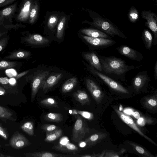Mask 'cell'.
I'll list each match as a JSON object with an SVG mask.
<instances>
[{
  "label": "cell",
  "mask_w": 157,
  "mask_h": 157,
  "mask_svg": "<svg viewBox=\"0 0 157 157\" xmlns=\"http://www.w3.org/2000/svg\"><path fill=\"white\" fill-rule=\"evenodd\" d=\"M112 107L118 116L125 123L137 132L140 135L146 138L148 141L154 145L157 146L155 142L141 131L130 117L125 114L123 112L120 111L116 106H112Z\"/></svg>",
  "instance_id": "8"
},
{
  "label": "cell",
  "mask_w": 157,
  "mask_h": 157,
  "mask_svg": "<svg viewBox=\"0 0 157 157\" xmlns=\"http://www.w3.org/2000/svg\"><path fill=\"white\" fill-rule=\"evenodd\" d=\"M75 98L82 105L89 104L90 102V98L84 91L78 90L73 94Z\"/></svg>",
  "instance_id": "22"
},
{
  "label": "cell",
  "mask_w": 157,
  "mask_h": 157,
  "mask_svg": "<svg viewBox=\"0 0 157 157\" xmlns=\"http://www.w3.org/2000/svg\"><path fill=\"white\" fill-rule=\"evenodd\" d=\"M25 41L29 44L36 45H43L49 41L48 39L38 34L29 36L25 39Z\"/></svg>",
  "instance_id": "19"
},
{
  "label": "cell",
  "mask_w": 157,
  "mask_h": 157,
  "mask_svg": "<svg viewBox=\"0 0 157 157\" xmlns=\"http://www.w3.org/2000/svg\"><path fill=\"white\" fill-rule=\"evenodd\" d=\"M65 20V17H63L61 20L58 25L56 36L59 39L61 38L63 36Z\"/></svg>",
  "instance_id": "36"
},
{
  "label": "cell",
  "mask_w": 157,
  "mask_h": 157,
  "mask_svg": "<svg viewBox=\"0 0 157 157\" xmlns=\"http://www.w3.org/2000/svg\"><path fill=\"white\" fill-rule=\"evenodd\" d=\"M57 22V18L54 16H52L50 18L48 23V26L50 29L53 28L56 25Z\"/></svg>",
  "instance_id": "40"
},
{
  "label": "cell",
  "mask_w": 157,
  "mask_h": 157,
  "mask_svg": "<svg viewBox=\"0 0 157 157\" xmlns=\"http://www.w3.org/2000/svg\"><path fill=\"white\" fill-rule=\"evenodd\" d=\"M66 137L65 142L61 140L59 143L52 148L61 152L75 153L78 150V148L75 144L71 143L68 138Z\"/></svg>",
  "instance_id": "15"
},
{
  "label": "cell",
  "mask_w": 157,
  "mask_h": 157,
  "mask_svg": "<svg viewBox=\"0 0 157 157\" xmlns=\"http://www.w3.org/2000/svg\"><path fill=\"white\" fill-rule=\"evenodd\" d=\"M7 38H4L0 40V52L5 48L7 43Z\"/></svg>",
  "instance_id": "43"
},
{
  "label": "cell",
  "mask_w": 157,
  "mask_h": 157,
  "mask_svg": "<svg viewBox=\"0 0 157 157\" xmlns=\"http://www.w3.org/2000/svg\"><path fill=\"white\" fill-rule=\"evenodd\" d=\"M82 38L91 45L98 48H101L113 45L116 43L113 40L101 38H94L82 35Z\"/></svg>",
  "instance_id": "12"
},
{
  "label": "cell",
  "mask_w": 157,
  "mask_h": 157,
  "mask_svg": "<svg viewBox=\"0 0 157 157\" xmlns=\"http://www.w3.org/2000/svg\"><path fill=\"white\" fill-rule=\"evenodd\" d=\"M142 38L146 48L147 49H150L153 43L151 33L148 30L144 29L142 32Z\"/></svg>",
  "instance_id": "24"
},
{
  "label": "cell",
  "mask_w": 157,
  "mask_h": 157,
  "mask_svg": "<svg viewBox=\"0 0 157 157\" xmlns=\"http://www.w3.org/2000/svg\"><path fill=\"white\" fill-rule=\"evenodd\" d=\"M9 79L6 77L0 78V83L3 84H6L9 82Z\"/></svg>",
  "instance_id": "47"
},
{
  "label": "cell",
  "mask_w": 157,
  "mask_h": 157,
  "mask_svg": "<svg viewBox=\"0 0 157 157\" xmlns=\"http://www.w3.org/2000/svg\"><path fill=\"white\" fill-rule=\"evenodd\" d=\"M150 80L147 71L140 72L132 79V85L134 90L139 92L147 86Z\"/></svg>",
  "instance_id": "10"
},
{
  "label": "cell",
  "mask_w": 157,
  "mask_h": 157,
  "mask_svg": "<svg viewBox=\"0 0 157 157\" xmlns=\"http://www.w3.org/2000/svg\"><path fill=\"white\" fill-rule=\"evenodd\" d=\"M12 112L8 109L0 105V118L15 121Z\"/></svg>",
  "instance_id": "29"
},
{
  "label": "cell",
  "mask_w": 157,
  "mask_h": 157,
  "mask_svg": "<svg viewBox=\"0 0 157 157\" xmlns=\"http://www.w3.org/2000/svg\"><path fill=\"white\" fill-rule=\"evenodd\" d=\"M86 143L84 142H82L79 144V146L80 147H82L85 146Z\"/></svg>",
  "instance_id": "52"
},
{
  "label": "cell",
  "mask_w": 157,
  "mask_h": 157,
  "mask_svg": "<svg viewBox=\"0 0 157 157\" xmlns=\"http://www.w3.org/2000/svg\"><path fill=\"white\" fill-rule=\"evenodd\" d=\"M128 17L131 23H135L138 20L139 14L135 7L132 6L130 7L128 13Z\"/></svg>",
  "instance_id": "34"
},
{
  "label": "cell",
  "mask_w": 157,
  "mask_h": 157,
  "mask_svg": "<svg viewBox=\"0 0 157 157\" xmlns=\"http://www.w3.org/2000/svg\"><path fill=\"white\" fill-rule=\"evenodd\" d=\"M83 57L95 69L102 71L101 63L98 56L94 52H88L84 54Z\"/></svg>",
  "instance_id": "18"
},
{
  "label": "cell",
  "mask_w": 157,
  "mask_h": 157,
  "mask_svg": "<svg viewBox=\"0 0 157 157\" xmlns=\"http://www.w3.org/2000/svg\"><path fill=\"white\" fill-rule=\"evenodd\" d=\"M121 55L132 60L139 62L143 58L142 54L138 51L125 46H121L116 48Z\"/></svg>",
  "instance_id": "13"
},
{
  "label": "cell",
  "mask_w": 157,
  "mask_h": 157,
  "mask_svg": "<svg viewBox=\"0 0 157 157\" xmlns=\"http://www.w3.org/2000/svg\"><path fill=\"white\" fill-rule=\"evenodd\" d=\"M44 120L53 122H59L63 120V116L61 114L58 113H50L44 116Z\"/></svg>",
  "instance_id": "26"
},
{
  "label": "cell",
  "mask_w": 157,
  "mask_h": 157,
  "mask_svg": "<svg viewBox=\"0 0 157 157\" xmlns=\"http://www.w3.org/2000/svg\"><path fill=\"white\" fill-rule=\"evenodd\" d=\"M6 73L9 77H12L15 76L16 73L15 71L13 69H10L6 71Z\"/></svg>",
  "instance_id": "45"
},
{
  "label": "cell",
  "mask_w": 157,
  "mask_h": 157,
  "mask_svg": "<svg viewBox=\"0 0 157 157\" xmlns=\"http://www.w3.org/2000/svg\"><path fill=\"white\" fill-rule=\"evenodd\" d=\"M128 143L136 151L143 156L147 157H154V156L150 152L136 144L131 142H128Z\"/></svg>",
  "instance_id": "27"
},
{
  "label": "cell",
  "mask_w": 157,
  "mask_h": 157,
  "mask_svg": "<svg viewBox=\"0 0 157 157\" xmlns=\"http://www.w3.org/2000/svg\"><path fill=\"white\" fill-rule=\"evenodd\" d=\"M9 82L11 84H14L16 82V80L13 78H11L9 80Z\"/></svg>",
  "instance_id": "50"
},
{
  "label": "cell",
  "mask_w": 157,
  "mask_h": 157,
  "mask_svg": "<svg viewBox=\"0 0 157 157\" xmlns=\"http://www.w3.org/2000/svg\"><path fill=\"white\" fill-rule=\"evenodd\" d=\"M11 157L10 156L5 155L4 154L0 153V157Z\"/></svg>",
  "instance_id": "54"
},
{
  "label": "cell",
  "mask_w": 157,
  "mask_h": 157,
  "mask_svg": "<svg viewBox=\"0 0 157 157\" xmlns=\"http://www.w3.org/2000/svg\"><path fill=\"white\" fill-rule=\"evenodd\" d=\"M40 103L44 106L53 107H58V103L53 98H49L42 100Z\"/></svg>",
  "instance_id": "35"
},
{
  "label": "cell",
  "mask_w": 157,
  "mask_h": 157,
  "mask_svg": "<svg viewBox=\"0 0 157 157\" xmlns=\"http://www.w3.org/2000/svg\"><path fill=\"white\" fill-rule=\"evenodd\" d=\"M105 151H104L101 154H95L94 153L92 155H80L79 157H104V155L105 153Z\"/></svg>",
  "instance_id": "42"
},
{
  "label": "cell",
  "mask_w": 157,
  "mask_h": 157,
  "mask_svg": "<svg viewBox=\"0 0 157 157\" xmlns=\"http://www.w3.org/2000/svg\"><path fill=\"white\" fill-rule=\"evenodd\" d=\"M0 136L4 139L7 140L8 138V135L4 128L0 125Z\"/></svg>",
  "instance_id": "44"
},
{
  "label": "cell",
  "mask_w": 157,
  "mask_h": 157,
  "mask_svg": "<svg viewBox=\"0 0 157 157\" xmlns=\"http://www.w3.org/2000/svg\"><path fill=\"white\" fill-rule=\"evenodd\" d=\"M38 8V5L36 3L33 5L29 16V23L33 24L35 22L37 17Z\"/></svg>",
  "instance_id": "32"
},
{
  "label": "cell",
  "mask_w": 157,
  "mask_h": 157,
  "mask_svg": "<svg viewBox=\"0 0 157 157\" xmlns=\"http://www.w3.org/2000/svg\"><path fill=\"white\" fill-rule=\"evenodd\" d=\"M89 70L99 81L104 83L111 89L120 93L129 94L128 90L119 83L97 71L92 66L89 67Z\"/></svg>",
  "instance_id": "3"
},
{
  "label": "cell",
  "mask_w": 157,
  "mask_h": 157,
  "mask_svg": "<svg viewBox=\"0 0 157 157\" xmlns=\"http://www.w3.org/2000/svg\"><path fill=\"white\" fill-rule=\"evenodd\" d=\"M63 76V74L60 73H56L51 75L44 81L41 88L45 93H46L58 82Z\"/></svg>",
  "instance_id": "16"
},
{
  "label": "cell",
  "mask_w": 157,
  "mask_h": 157,
  "mask_svg": "<svg viewBox=\"0 0 157 157\" xmlns=\"http://www.w3.org/2000/svg\"><path fill=\"white\" fill-rule=\"evenodd\" d=\"M7 33V31H0V37L5 35Z\"/></svg>",
  "instance_id": "53"
},
{
  "label": "cell",
  "mask_w": 157,
  "mask_h": 157,
  "mask_svg": "<svg viewBox=\"0 0 157 157\" xmlns=\"http://www.w3.org/2000/svg\"><path fill=\"white\" fill-rule=\"evenodd\" d=\"M101 64L102 71L106 74L123 76L128 71L137 67L128 65L120 58L113 56L106 57L98 55Z\"/></svg>",
  "instance_id": "1"
},
{
  "label": "cell",
  "mask_w": 157,
  "mask_h": 157,
  "mask_svg": "<svg viewBox=\"0 0 157 157\" xmlns=\"http://www.w3.org/2000/svg\"><path fill=\"white\" fill-rule=\"evenodd\" d=\"M142 17L147 21L145 25L153 32L154 35L153 44H157V16L156 14L150 10L143 11L141 13Z\"/></svg>",
  "instance_id": "7"
},
{
  "label": "cell",
  "mask_w": 157,
  "mask_h": 157,
  "mask_svg": "<svg viewBox=\"0 0 157 157\" xmlns=\"http://www.w3.org/2000/svg\"><path fill=\"white\" fill-rule=\"evenodd\" d=\"M78 82L76 77H73L68 79L63 85L62 91L66 93L72 90L76 86Z\"/></svg>",
  "instance_id": "23"
},
{
  "label": "cell",
  "mask_w": 157,
  "mask_h": 157,
  "mask_svg": "<svg viewBox=\"0 0 157 157\" xmlns=\"http://www.w3.org/2000/svg\"><path fill=\"white\" fill-rule=\"evenodd\" d=\"M32 5L31 0H22L18 6L14 18V21L20 23L27 21Z\"/></svg>",
  "instance_id": "4"
},
{
  "label": "cell",
  "mask_w": 157,
  "mask_h": 157,
  "mask_svg": "<svg viewBox=\"0 0 157 157\" xmlns=\"http://www.w3.org/2000/svg\"><path fill=\"white\" fill-rule=\"evenodd\" d=\"M0 147H1V146H0Z\"/></svg>",
  "instance_id": "55"
},
{
  "label": "cell",
  "mask_w": 157,
  "mask_h": 157,
  "mask_svg": "<svg viewBox=\"0 0 157 157\" xmlns=\"http://www.w3.org/2000/svg\"><path fill=\"white\" fill-rule=\"evenodd\" d=\"M69 113L70 114H73L79 115L83 117L88 120H91L94 118V115L92 113L86 111L72 109L69 110Z\"/></svg>",
  "instance_id": "30"
},
{
  "label": "cell",
  "mask_w": 157,
  "mask_h": 157,
  "mask_svg": "<svg viewBox=\"0 0 157 157\" xmlns=\"http://www.w3.org/2000/svg\"><path fill=\"white\" fill-rule=\"evenodd\" d=\"M40 128L46 132H50L59 128L55 125L49 124H44L41 126Z\"/></svg>",
  "instance_id": "38"
},
{
  "label": "cell",
  "mask_w": 157,
  "mask_h": 157,
  "mask_svg": "<svg viewBox=\"0 0 157 157\" xmlns=\"http://www.w3.org/2000/svg\"><path fill=\"white\" fill-rule=\"evenodd\" d=\"M62 133V131L61 128H58L50 132H46L44 140L47 142L53 141L59 138Z\"/></svg>",
  "instance_id": "25"
},
{
  "label": "cell",
  "mask_w": 157,
  "mask_h": 157,
  "mask_svg": "<svg viewBox=\"0 0 157 157\" xmlns=\"http://www.w3.org/2000/svg\"><path fill=\"white\" fill-rule=\"evenodd\" d=\"M144 106L150 109L156 108L157 106V100L154 96L147 98L144 103Z\"/></svg>",
  "instance_id": "31"
},
{
  "label": "cell",
  "mask_w": 157,
  "mask_h": 157,
  "mask_svg": "<svg viewBox=\"0 0 157 157\" xmlns=\"http://www.w3.org/2000/svg\"><path fill=\"white\" fill-rule=\"evenodd\" d=\"M30 53L28 51L23 50L17 51L12 53L6 57V58L11 59L25 58L29 56Z\"/></svg>",
  "instance_id": "28"
},
{
  "label": "cell",
  "mask_w": 157,
  "mask_h": 157,
  "mask_svg": "<svg viewBox=\"0 0 157 157\" xmlns=\"http://www.w3.org/2000/svg\"><path fill=\"white\" fill-rule=\"evenodd\" d=\"M81 32L83 34L88 36L93 37L101 38L105 39H109L110 38L108 35L105 33L97 29H82Z\"/></svg>",
  "instance_id": "20"
},
{
  "label": "cell",
  "mask_w": 157,
  "mask_h": 157,
  "mask_svg": "<svg viewBox=\"0 0 157 157\" xmlns=\"http://www.w3.org/2000/svg\"><path fill=\"white\" fill-rule=\"evenodd\" d=\"M98 16L93 19L92 25L94 26L112 37L117 36L124 39L126 38L117 27L100 15H98Z\"/></svg>",
  "instance_id": "2"
},
{
  "label": "cell",
  "mask_w": 157,
  "mask_h": 157,
  "mask_svg": "<svg viewBox=\"0 0 157 157\" xmlns=\"http://www.w3.org/2000/svg\"><path fill=\"white\" fill-rule=\"evenodd\" d=\"M132 114V115L133 117L136 119H138L140 118V115L139 113L136 111H133Z\"/></svg>",
  "instance_id": "48"
},
{
  "label": "cell",
  "mask_w": 157,
  "mask_h": 157,
  "mask_svg": "<svg viewBox=\"0 0 157 157\" xmlns=\"http://www.w3.org/2000/svg\"><path fill=\"white\" fill-rule=\"evenodd\" d=\"M104 157H119V154L113 151H108L105 152Z\"/></svg>",
  "instance_id": "41"
},
{
  "label": "cell",
  "mask_w": 157,
  "mask_h": 157,
  "mask_svg": "<svg viewBox=\"0 0 157 157\" xmlns=\"http://www.w3.org/2000/svg\"><path fill=\"white\" fill-rule=\"evenodd\" d=\"M21 129L30 136L34 135L33 123L31 121L27 122L21 126Z\"/></svg>",
  "instance_id": "33"
},
{
  "label": "cell",
  "mask_w": 157,
  "mask_h": 157,
  "mask_svg": "<svg viewBox=\"0 0 157 157\" xmlns=\"http://www.w3.org/2000/svg\"><path fill=\"white\" fill-rule=\"evenodd\" d=\"M29 71H25L24 72H23L22 73H21L19 75L17 76V77L19 78L20 77H21L22 76H23V75L26 74L27 73L29 72Z\"/></svg>",
  "instance_id": "51"
},
{
  "label": "cell",
  "mask_w": 157,
  "mask_h": 157,
  "mask_svg": "<svg viewBox=\"0 0 157 157\" xmlns=\"http://www.w3.org/2000/svg\"><path fill=\"white\" fill-rule=\"evenodd\" d=\"M49 73V71H45L38 74L33 78L32 84L31 100L33 102L39 89L41 87L44 81Z\"/></svg>",
  "instance_id": "9"
},
{
  "label": "cell",
  "mask_w": 157,
  "mask_h": 157,
  "mask_svg": "<svg viewBox=\"0 0 157 157\" xmlns=\"http://www.w3.org/2000/svg\"><path fill=\"white\" fill-rule=\"evenodd\" d=\"M76 118L71 139L75 142H79L84 138L86 133L88 132L89 130L81 117L78 116Z\"/></svg>",
  "instance_id": "6"
},
{
  "label": "cell",
  "mask_w": 157,
  "mask_h": 157,
  "mask_svg": "<svg viewBox=\"0 0 157 157\" xmlns=\"http://www.w3.org/2000/svg\"><path fill=\"white\" fill-rule=\"evenodd\" d=\"M87 88L97 103H101L104 94L98 84L93 80L89 78L86 80Z\"/></svg>",
  "instance_id": "11"
},
{
  "label": "cell",
  "mask_w": 157,
  "mask_h": 157,
  "mask_svg": "<svg viewBox=\"0 0 157 157\" xmlns=\"http://www.w3.org/2000/svg\"><path fill=\"white\" fill-rule=\"evenodd\" d=\"M17 65L15 62L2 61L0 62V69L13 67H15Z\"/></svg>",
  "instance_id": "37"
},
{
  "label": "cell",
  "mask_w": 157,
  "mask_h": 157,
  "mask_svg": "<svg viewBox=\"0 0 157 157\" xmlns=\"http://www.w3.org/2000/svg\"><path fill=\"white\" fill-rule=\"evenodd\" d=\"M147 122V120L145 118L140 117L138 119L137 123L140 125H144Z\"/></svg>",
  "instance_id": "46"
},
{
  "label": "cell",
  "mask_w": 157,
  "mask_h": 157,
  "mask_svg": "<svg viewBox=\"0 0 157 157\" xmlns=\"http://www.w3.org/2000/svg\"><path fill=\"white\" fill-rule=\"evenodd\" d=\"M107 134L102 132H98L86 138L85 142L89 146H93L100 142L107 136Z\"/></svg>",
  "instance_id": "21"
},
{
  "label": "cell",
  "mask_w": 157,
  "mask_h": 157,
  "mask_svg": "<svg viewBox=\"0 0 157 157\" xmlns=\"http://www.w3.org/2000/svg\"><path fill=\"white\" fill-rule=\"evenodd\" d=\"M18 6L16 1L0 10V26L12 24Z\"/></svg>",
  "instance_id": "5"
},
{
  "label": "cell",
  "mask_w": 157,
  "mask_h": 157,
  "mask_svg": "<svg viewBox=\"0 0 157 157\" xmlns=\"http://www.w3.org/2000/svg\"><path fill=\"white\" fill-rule=\"evenodd\" d=\"M28 157H78V156L66 155L53 153L47 151H41L37 152L26 153L24 154Z\"/></svg>",
  "instance_id": "17"
},
{
  "label": "cell",
  "mask_w": 157,
  "mask_h": 157,
  "mask_svg": "<svg viewBox=\"0 0 157 157\" xmlns=\"http://www.w3.org/2000/svg\"><path fill=\"white\" fill-rule=\"evenodd\" d=\"M154 76L155 80L157 78V60L156 61L154 66Z\"/></svg>",
  "instance_id": "49"
},
{
  "label": "cell",
  "mask_w": 157,
  "mask_h": 157,
  "mask_svg": "<svg viewBox=\"0 0 157 157\" xmlns=\"http://www.w3.org/2000/svg\"><path fill=\"white\" fill-rule=\"evenodd\" d=\"M17 0H0V8L7 6Z\"/></svg>",
  "instance_id": "39"
},
{
  "label": "cell",
  "mask_w": 157,
  "mask_h": 157,
  "mask_svg": "<svg viewBox=\"0 0 157 157\" xmlns=\"http://www.w3.org/2000/svg\"><path fill=\"white\" fill-rule=\"evenodd\" d=\"M10 145L15 149L22 148L30 145L28 139L18 131L15 132L9 141Z\"/></svg>",
  "instance_id": "14"
}]
</instances>
